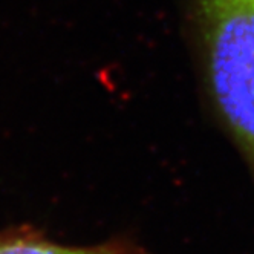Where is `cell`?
<instances>
[{"mask_svg":"<svg viewBox=\"0 0 254 254\" xmlns=\"http://www.w3.org/2000/svg\"><path fill=\"white\" fill-rule=\"evenodd\" d=\"M0 254H149L129 236H115L90 245H66L49 239L35 227L19 225L0 230Z\"/></svg>","mask_w":254,"mask_h":254,"instance_id":"1","label":"cell"}]
</instances>
